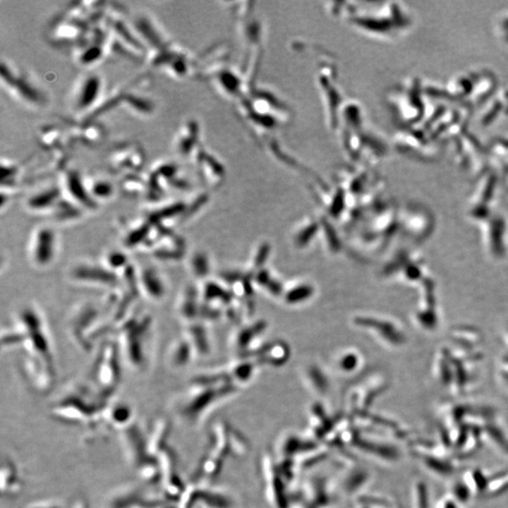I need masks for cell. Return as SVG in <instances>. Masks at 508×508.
Here are the masks:
<instances>
[{
    "label": "cell",
    "mask_w": 508,
    "mask_h": 508,
    "mask_svg": "<svg viewBox=\"0 0 508 508\" xmlns=\"http://www.w3.org/2000/svg\"><path fill=\"white\" fill-rule=\"evenodd\" d=\"M149 192L147 200L157 202L163 200L169 191H189L192 183L177 162L169 159L155 161L146 171Z\"/></svg>",
    "instance_id": "cell-4"
},
{
    "label": "cell",
    "mask_w": 508,
    "mask_h": 508,
    "mask_svg": "<svg viewBox=\"0 0 508 508\" xmlns=\"http://www.w3.org/2000/svg\"><path fill=\"white\" fill-rule=\"evenodd\" d=\"M313 293V287L310 284H296L291 287L286 294H284L285 301L290 304H298L310 298Z\"/></svg>",
    "instance_id": "cell-30"
},
{
    "label": "cell",
    "mask_w": 508,
    "mask_h": 508,
    "mask_svg": "<svg viewBox=\"0 0 508 508\" xmlns=\"http://www.w3.org/2000/svg\"><path fill=\"white\" fill-rule=\"evenodd\" d=\"M189 164L193 167L195 174L206 186L216 188L224 180V167L219 158L209 152L205 145L198 150Z\"/></svg>",
    "instance_id": "cell-15"
},
{
    "label": "cell",
    "mask_w": 508,
    "mask_h": 508,
    "mask_svg": "<svg viewBox=\"0 0 508 508\" xmlns=\"http://www.w3.org/2000/svg\"><path fill=\"white\" fill-rule=\"evenodd\" d=\"M35 143L42 152H52L55 151H71L73 148L71 143L66 126L64 121L61 123H45L36 130Z\"/></svg>",
    "instance_id": "cell-17"
},
{
    "label": "cell",
    "mask_w": 508,
    "mask_h": 508,
    "mask_svg": "<svg viewBox=\"0 0 508 508\" xmlns=\"http://www.w3.org/2000/svg\"><path fill=\"white\" fill-rule=\"evenodd\" d=\"M355 322L358 326L377 330L375 334L377 333L381 340L385 341L387 344L399 346L405 341L399 327L395 326L391 321L385 319L361 318L356 319Z\"/></svg>",
    "instance_id": "cell-19"
},
{
    "label": "cell",
    "mask_w": 508,
    "mask_h": 508,
    "mask_svg": "<svg viewBox=\"0 0 508 508\" xmlns=\"http://www.w3.org/2000/svg\"><path fill=\"white\" fill-rule=\"evenodd\" d=\"M64 200L56 181L31 192L25 200V210L36 216L52 217Z\"/></svg>",
    "instance_id": "cell-13"
},
{
    "label": "cell",
    "mask_w": 508,
    "mask_h": 508,
    "mask_svg": "<svg viewBox=\"0 0 508 508\" xmlns=\"http://www.w3.org/2000/svg\"><path fill=\"white\" fill-rule=\"evenodd\" d=\"M97 315V310L92 306H85L83 310H80V312L75 315V318L72 320V333L73 337L78 340L80 346L82 344V333L84 332L85 329L90 327V325L95 322Z\"/></svg>",
    "instance_id": "cell-24"
},
{
    "label": "cell",
    "mask_w": 508,
    "mask_h": 508,
    "mask_svg": "<svg viewBox=\"0 0 508 508\" xmlns=\"http://www.w3.org/2000/svg\"><path fill=\"white\" fill-rule=\"evenodd\" d=\"M190 268L192 273L198 278L207 276L210 270L207 256L202 253H194L190 261Z\"/></svg>",
    "instance_id": "cell-32"
},
{
    "label": "cell",
    "mask_w": 508,
    "mask_h": 508,
    "mask_svg": "<svg viewBox=\"0 0 508 508\" xmlns=\"http://www.w3.org/2000/svg\"><path fill=\"white\" fill-rule=\"evenodd\" d=\"M152 78L140 75L124 84L120 109L137 118H148L155 111V103L151 96L147 95L151 89Z\"/></svg>",
    "instance_id": "cell-8"
},
{
    "label": "cell",
    "mask_w": 508,
    "mask_h": 508,
    "mask_svg": "<svg viewBox=\"0 0 508 508\" xmlns=\"http://www.w3.org/2000/svg\"><path fill=\"white\" fill-rule=\"evenodd\" d=\"M72 508H87V504L84 500L80 499L73 504Z\"/></svg>",
    "instance_id": "cell-36"
},
{
    "label": "cell",
    "mask_w": 508,
    "mask_h": 508,
    "mask_svg": "<svg viewBox=\"0 0 508 508\" xmlns=\"http://www.w3.org/2000/svg\"><path fill=\"white\" fill-rule=\"evenodd\" d=\"M62 197L71 205L83 212H92L98 205L90 197L84 183L83 174L71 164L56 176Z\"/></svg>",
    "instance_id": "cell-9"
},
{
    "label": "cell",
    "mask_w": 508,
    "mask_h": 508,
    "mask_svg": "<svg viewBox=\"0 0 508 508\" xmlns=\"http://www.w3.org/2000/svg\"><path fill=\"white\" fill-rule=\"evenodd\" d=\"M128 264V259L120 251H110L104 260V267L117 275L119 271H121L123 273L129 267Z\"/></svg>",
    "instance_id": "cell-29"
},
{
    "label": "cell",
    "mask_w": 508,
    "mask_h": 508,
    "mask_svg": "<svg viewBox=\"0 0 508 508\" xmlns=\"http://www.w3.org/2000/svg\"><path fill=\"white\" fill-rule=\"evenodd\" d=\"M268 253H270V246L265 243L260 246L253 258V267H261L262 262H265V259L267 258Z\"/></svg>",
    "instance_id": "cell-34"
},
{
    "label": "cell",
    "mask_w": 508,
    "mask_h": 508,
    "mask_svg": "<svg viewBox=\"0 0 508 508\" xmlns=\"http://www.w3.org/2000/svg\"><path fill=\"white\" fill-rule=\"evenodd\" d=\"M193 324V323H190ZM189 343H190L192 349L200 355L206 354L209 350V344L207 335L205 330L200 325L193 324L188 329V335H186Z\"/></svg>",
    "instance_id": "cell-27"
},
{
    "label": "cell",
    "mask_w": 508,
    "mask_h": 508,
    "mask_svg": "<svg viewBox=\"0 0 508 508\" xmlns=\"http://www.w3.org/2000/svg\"><path fill=\"white\" fill-rule=\"evenodd\" d=\"M73 281L78 284L93 285L95 287L118 286L120 278L107 268L95 265H81L73 268L71 273Z\"/></svg>",
    "instance_id": "cell-18"
},
{
    "label": "cell",
    "mask_w": 508,
    "mask_h": 508,
    "mask_svg": "<svg viewBox=\"0 0 508 508\" xmlns=\"http://www.w3.org/2000/svg\"><path fill=\"white\" fill-rule=\"evenodd\" d=\"M131 25L146 51L165 47L174 42L157 20L149 14L138 13L133 19Z\"/></svg>",
    "instance_id": "cell-16"
},
{
    "label": "cell",
    "mask_w": 508,
    "mask_h": 508,
    "mask_svg": "<svg viewBox=\"0 0 508 508\" xmlns=\"http://www.w3.org/2000/svg\"><path fill=\"white\" fill-rule=\"evenodd\" d=\"M146 155L138 141H120L110 147L104 155V165L109 174L123 177L143 172Z\"/></svg>",
    "instance_id": "cell-5"
},
{
    "label": "cell",
    "mask_w": 508,
    "mask_h": 508,
    "mask_svg": "<svg viewBox=\"0 0 508 508\" xmlns=\"http://www.w3.org/2000/svg\"><path fill=\"white\" fill-rule=\"evenodd\" d=\"M73 148L75 146L83 147L85 149H97L103 144L107 138V129L99 121L76 123L64 119Z\"/></svg>",
    "instance_id": "cell-12"
},
{
    "label": "cell",
    "mask_w": 508,
    "mask_h": 508,
    "mask_svg": "<svg viewBox=\"0 0 508 508\" xmlns=\"http://www.w3.org/2000/svg\"><path fill=\"white\" fill-rule=\"evenodd\" d=\"M237 104L240 115L259 137L278 131L291 119L287 104L268 90L253 89Z\"/></svg>",
    "instance_id": "cell-1"
},
{
    "label": "cell",
    "mask_w": 508,
    "mask_h": 508,
    "mask_svg": "<svg viewBox=\"0 0 508 508\" xmlns=\"http://www.w3.org/2000/svg\"><path fill=\"white\" fill-rule=\"evenodd\" d=\"M22 487L16 468L13 463L7 461L2 467L1 490L3 495L13 496L19 492Z\"/></svg>",
    "instance_id": "cell-25"
},
{
    "label": "cell",
    "mask_w": 508,
    "mask_h": 508,
    "mask_svg": "<svg viewBox=\"0 0 508 508\" xmlns=\"http://www.w3.org/2000/svg\"><path fill=\"white\" fill-rule=\"evenodd\" d=\"M83 178L87 193L98 205L114 196L115 186L107 178L96 174H85Z\"/></svg>",
    "instance_id": "cell-22"
},
{
    "label": "cell",
    "mask_w": 508,
    "mask_h": 508,
    "mask_svg": "<svg viewBox=\"0 0 508 508\" xmlns=\"http://www.w3.org/2000/svg\"><path fill=\"white\" fill-rule=\"evenodd\" d=\"M120 377L121 369L117 344L107 343L97 356L93 368L95 391L102 397L109 398L120 382Z\"/></svg>",
    "instance_id": "cell-7"
},
{
    "label": "cell",
    "mask_w": 508,
    "mask_h": 508,
    "mask_svg": "<svg viewBox=\"0 0 508 508\" xmlns=\"http://www.w3.org/2000/svg\"><path fill=\"white\" fill-rule=\"evenodd\" d=\"M0 78L2 90L20 106L32 111L47 107V93L25 71L13 62L2 59Z\"/></svg>",
    "instance_id": "cell-2"
},
{
    "label": "cell",
    "mask_w": 508,
    "mask_h": 508,
    "mask_svg": "<svg viewBox=\"0 0 508 508\" xmlns=\"http://www.w3.org/2000/svg\"><path fill=\"white\" fill-rule=\"evenodd\" d=\"M265 323H258L255 326L248 327L241 330L236 336L237 349H241L248 347V344L253 341V338L265 329Z\"/></svg>",
    "instance_id": "cell-31"
},
{
    "label": "cell",
    "mask_w": 508,
    "mask_h": 508,
    "mask_svg": "<svg viewBox=\"0 0 508 508\" xmlns=\"http://www.w3.org/2000/svg\"><path fill=\"white\" fill-rule=\"evenodd\" d=\"M119 188L127 197H147L149 185L146 171L121 177Z\"/></svg>",
    "instance_id": "cell-23"
},
{
    "label": "cell",
    "mask_w": 508,
    "mask_h": 508,
    "mask_svg": "<svg viewBox=\"0 0 508 508\" xmlns=\"http://www.w3.org/2000/svg\"><path fill=\"white\" fill-rule=\"evenodd\" d=\"M103 78L97 73H83L73 85L68 101L69 120L85 123L107 92Z\"/></svg>",
    "instance_id": "cell-3"
},
{
    "label": "cell",
    "mask_w": 508,
    "mask_h": 508,
    "mask_svg": "<svg viewBox=\"0 0 508 508\" xmlns=\"http://www.w3.org/2000/svg\"><path fill=\"white\" fill-rule=\"evenodd\" d=\"M28 508H67L64 507L61 504H59V502H52V501H47V502H37V504H33L32 505H30Z\"/></svg>",
    "instance_id": "cell-35"
},
{
    "label": "cell",
    "mask_w": 508,
    "mask_h": 508,
    "mask_svg": "<svg viewBox=\"0 0 508 508\" xmlns=\"http://www.w3.org/2000/svg\"><path fill=\"white\" fill-rule=\"evenodd\" d=\"M178 312L180 318L188 322L193 321V319L197 318L198 313L200 312V307L198 306L197 293L192 288H188L180 298Z\"/></svg>",
    "instance_id": "cell-26"
},
{
    "label": "cell",
    "mask_w": 508,
    "mask_h": 508,
    "mask_svg": "<svg viewBox=\"0 0 508 508\" xmlns=\"http://www.w3.org/2000/svg\"><path fill=\"white\" fill-rule=\"evenodd\" d=\"M150 326L149 318L143 320L130 318L120 327L121 346L124 355L132 366L143 365L144 361L143 343L147 329Z\"/></svg>",
    "instance_id": "cell-10"
},
{
    "label": "cell",
    "mask_w": 508,
    "mask_h": 508,
    "mask_svg": "<svg viewBox=\"0 0 508 508\" xmlns=\"http://www.w3.org/2000/svg\"><path fill=\"white\" fill-rule=\"evenodd\" d=\"M90 28L87 23L58 13L50 20L45 37L53 47L71 52L86 40Z\"/></svg>",
    "instance_id": "cell-6"
},
{
    "label": "cell",
    "mask_w": 508,
    "mask_h": 508,
    "mask_svg": "<svg viewBox=\"0 0 508 508\" xmlns=\"http://www.w3.org/2000/svg\"><path fill=\"white\" fill-rule=\"evenodd\" d=\"M192 351H193V349L188 339L185 338L183 340L175 341L171 349V363L176 366L185 365L188 363Z\"/></svg>",
    "instance_id": "cell-28"
},
{
    "label": "cell",
    "mask_w": 508,
    "mask_h": 508,
    "mask_svg": "<svg viewBox=\"0 0 508 508\" xmlns=\"http://www.w3.org/2000/svg\"><path fill=\"white\" fill-rule=\"evenodd\" d=\"M163 502L162 499H155L143 491L130 488L112 499L111 508H155L161 507Z\"/></svg>",
    "instance_id": "cell-20"
},
{
    "label": "cell",
    "mask_w": 508,
    "mask_h": 508,
    "mask_svg": "<svg viewBox=\"0 0 508 508\" xmlns=\"http://www.w3.org/2000/svg\"><path fill=\"white\" fill-rule=\"evenodd\" d=\"M56 238L52 228L42 226L35 229L30 242V257L37 267L49 265L55 258Z\"/></svg>",
    "instance_id": "cell-14"
},
{
    "label": "cell",
    "mask_w": 508,
    "mask_h": 508,
    "mask_svg": "<svg viewBox=\"0 0 508 508\" xmlns=\"http://www.w3.org/2000/svg\"><path fill=\"white\" fill-rule=\"evenodd\" d=\"M202 145V128L199 121L193 118L183 120L178 126L172 141L174 155L179 159L189 163Z\"/></svg>",
    "instance_id": "cell-11"
},
{
    "label": "cell",
    "mask_w": 508,
    "mask_h": 508,
    "mask_svg": "<svg viewBox=\"0 0 508 508\" xmlns=\"http://www.w3.org/2000/svg\"><path fill=\"white\" fill-rule=\"evenodd\" d=\"M138 291L150 301H157L165 296L166 286L155 268L146 267L138 276Z\"/></svg>",
    "instance_id": "cell-21"
},
{
    "label": "cell",
    "mask_w": 508,
    "mask_h": 508,
    "mask_svg": "<svg viewBox=\"0 0 508 508\" xmlns=\"http://www.w3.org/2000/svg\"><path fill=\"white\" fill-rule=\"evenodd\" d=\"M319 224L315 222H309L304 225L303 228L299 229L298 234L296 237V245L299 247H303L306 246L308 243L310 242V239L315 236L316 231H318Z\"/></svg>",
    "instance_id": "cell-33"
}]
</instances>
